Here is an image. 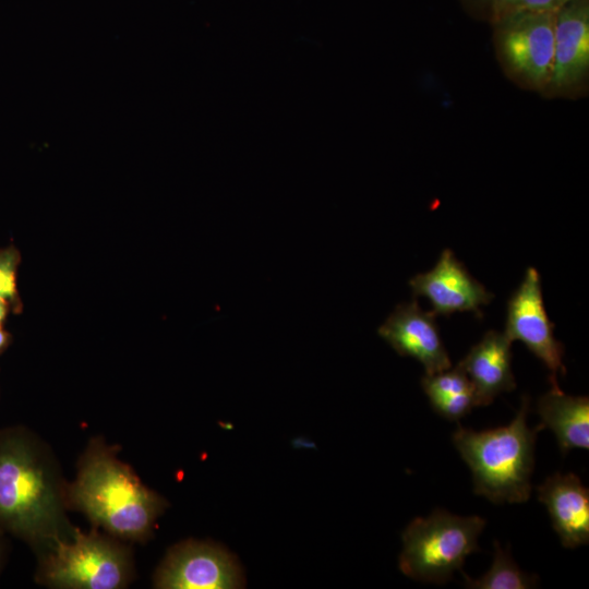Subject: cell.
<instances>
[{"instance_id":"cell-5","label":"cell","mask_w":589,"mask_h":589,"mask_svg":"<svg viewBox=\"0 0 589 589\" xmlns=\"http://www.w3.org/2000/svg\"><path fill=\"white\" fill-rule=\"evenodd\" d=\"M486 521L435 509L417 517L402 532L399 569L408 577L442 585L460 570L466 557L479 551L478 538Z\"/></svg>"},{"instance_id":"cell-7","label":"cell","mask_w":589,"mask_h":589,"mask_svg":"<svg viewBox=\"0 0 589 589\" xmlns=\"http://www.w3.org/2000/svg\"><path fill=\"white\" fill-rule=\"evenodd\" d=\"M159 589H229L242 585L233 556L217 544L188 540L172 546L154 573Z\"/></svg>"},{"instance_id":"cell-2","label":"cell","mask_w":589,"mask_h":589,"mask_svg":"<svg viewBox=\"0 0 589 589\" xmlns=\"http://www.w3.org/2000/svg\"><path fill=\"white\" fill-rule=\"evenodd\" d=\"M118 450L103 437L89 441L77 461L74 481L68 483V506L112 537L144 543L169 504L141 481L118 457Z\"/></svg>"},{"instance_id":"cell-4","label":"cell","mask_w":589,"mask_h":589,"mask_svg":"<svg viewBox=\"0 0 589 589\" xmlns=\"http://www.w3.org/2000/svg\"><path fill=\"white\" fill-rule=\"evenodd\" d=\"M37 584L58 589H121L134 577L130 545L93 527H74L68 540H56L37 553Z\"/></svg>"},{"instance_id":"cell-11","label":"cell","mask_w":589,"mask_h":589,"mask_svg":"<svg viewBox=\"0 0 589 589\" xmlns=\"http://www.w3.org/2000/svg\"><path fill=\"white\" fill-rule=\"evenodd\" d=\"M435 314L423 311L416 300L400 303L378 327V335L402 357L419 361L425 374L452 368Z\"/></svg>"},{"instance_id":"cell-1","label":"cell","mask_w":589,"mask_h":589,"mask_svg":"<svg viewBox=\"0 0 589 589\" xmlns=\"http://www.w3.org/2000/svg\"><path fill=\"white\" fill-rule=\"evenodd\" d=\"M68 483L49 446L25 426L0 429V530L36 554L74 527L67 517Z\"/></svg>"},{"instance_id":"cell-13","label":"cell","mask_w":589,"mask_h":589,"mask_svg":"<svg viewBox=\"0 0 589 589\" xmlns=\"http://www.w3.org/2000/svg\"><path fill=\"white\" fill-rule=\"evenodd\" d=\"M512 342L505 333L489 330L458 362L472 383L477 406H488L497 395L516 388Z\"/></svg>"},{"instance_id":"cell-18","label":"cell","mask_w":589,"mask_h":589,"mask_svg":"<svg viewBox=\"0 0 589 589\" xmlns=\"http://www.w3.org/2000/svg\"><path fill=\"white\" fill-rule=\"evenodd\" d=\"M572 0H493L488 13L489 21H495L522 12H556Z\"/></svg>"},{"instance_id":"cell-21","label":"cell","mask_w":589,"mask_h":589,"mask_svg":"<svg viewBox=\"0 0 589 589\" xmlns=\"http://www.w3.org/2000/svg\"><path fill=\"white\" fill-rule=\"evenodd\" d=\"M11 340V335L0 326V353L9 347Z\"/></svg>"},{"instance_id":"cell-12","label":"cell","mask_w":589,"mask_h":589,"mask_svg":"<svg viewBox=\"0 0 589 589\" xmlns=\"http://www.w3.org/2000/svg\"><path fill=\"white\" fill-rule=\"evenodd\" d=\"M538 500L549 512L552 526L565 548L589 542V490L574 473H555L537 488Z\"/></svg>"},{"instance_id":"cell-20","label":"cell","mask_w":589,"mask_h":589,"mask_svg":"<svg viewBox=\"0 0 589 589\" xmlns=\"http://www.w3.org/2000/svg\"><path fill=\"white\" fill-rule=\"evenodd\" d=\"M470 8L489 13L493 0H462Z\"/></svg>"},{"instance_id":"cell-17","label":"cell","mask_w":589,"mask_h":589,"mask_svg":"<svg viewBox=\"0 0 589 589\" xmlns=\"http://www.w3.org/2000/svg\"><path fill=\"white\" fill-rule=\"evenodd\" d=\"M21 254L14 245L0 250V300L7 302L15 313L22 311V301L16 288V272Z\"/></svg>"},{"instance_id":"cell-19","label":"cell","mask_w":589,"mask_h":589,"mask_svg":"<svg viewBox=\"0 0 589 589\" xmlns=\"http://www.w3.org/2000/svg\"><path fill=\"white\" fill-rule=\"evenodd\" d=\"M8 558L7 534L0 530V576Z\"/></svg>"},{"instance_id":"cell-8","label":"cell","mask_w":589,"mask_h":589,"mask_svg":"<svg viewBox=\"0 0 589 589\" xmlns=\"http://www.w3.org/2000/svg\"><path fill=\"white\" fill-rule=\"evenodd\" d=\"M542 296L541 279L534 267H528L522 281L507 301L505 335L520 340L551 371L550 382L557 385L556 375L566 374L563 364L564 346L553 334Z\"/></svg>"},{"instance_id":"cell-9","label":"cell","mask_w":589,"mask_h":589,"mask_svg":"<svg viewBox=\"0 0 589 589\" xmlns=\"http://www.w3.org/2000/svg\"><path fill=\"white\" fill-rule=\"evenodd\" d=\"M589 74V0H572L555 15L554 57L545 95L576 97Z\"/></svg>"},{"instance_id":"cell-15","label":"cell","mask_w":589,"mask_h":589,"mask_svg":"<svg viewBox=\"0 0 589 589\" xmlns=\"http://www.w3.org/2000/svg\"><path fill=\"white\" fill-rule=\"evenodd\" d=\"M421 386L433 410L449 421H458L477 406L472 383L462 368L425 374Z\"/></svg>"},{"instance_id":"cell-14","label":"cell","mask_w":589,"mask_h":589,"mask_svg":"<svg viewBox=\"0 0 589 589\" xmlns=\"http://www.w3.org/2000/svg\"><path fill=\"white\" fill-rule=\"evenodd\" d=\"M537 411L541 424L554 433L562 454L589 448L588 396H570L555 385L539 398Z\"/></svg>"},{"instance_id":"cell-22","label":"cell","mask_w":589,"mask_h":589,"mask_svg":"<svg viewBox=\"0 0 589 589\" xmlns=\"http://www.w3.org/2000/svg\"><path fill=\"white\" fill-rule=\"evenodd\" d=\"M10 311V305L7 302L0 300V326Z\"/></svg>"},{"instance_id":"cell-3","label":"cell","mask_w":589,"mask_h":589,"mask_svg":"<svg viewBox=\"0 0 589 589\" xmlns=\"http://www.w3.org/2000/svg\"><path fill=\"white\" fill-rule=\"evenodd\" d=\"M529 405L524 395L508 425L480 432L458 425L453 433V443L472 472L473 492L493 503H524L530 497L536 440L544 426H528Z\"/></svg>"},{"instance_id":"cell-16","label":"cell","mask_w":589,"mask_h":589,"mask_svg":"<svg viewBox=\"0 0 589 589\" xmlns=\"http://www.w3.org/2000/svg\"><path fill=\"white\" fill-rule=\"evenodd\" d=\"M465 587L471 589H528L539 581L536 575L521 570L513 560L510 552L494 542V556L490 569L481 577L472 579L464 574Z\"/></svg>"},{"instance_id":"cell-10","label":"cell","mask_w":589,"mask_h":589,"mask_svg":"<svg viewBox=\"0 0 589 589\" xmlns=\"http://www.w3.org/2000/svg\"><path fill=\"white\" fill-rule=\"evenodd\" d=\"M413 297H425L435 315L473 312L482 317L481 305L490 303L494 294L474 279L450 249H444L435 266L409 280Z\"/></svg>"},{"instance_id":"cell-6","label":"cell","mask_w":589,"mask_h":589,"mask_svg":"<svg viewBox=\"0 0 589 589\" xmlns=\"http://www.w3.org/2000/svg\"><path fill=\"white\" fill-rule=\"evenodd\" d=\"M556 12L516 13L492 23L496 55L505 73L522 87L542 94L552 74Z\"/></svg>"}]
</instances>
